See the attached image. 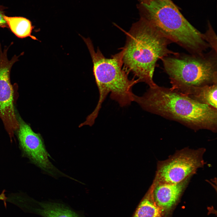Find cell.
<instances>
[{
  "instance_id": "obj_15",
  "label": "cell",
  "mask_w": 217,
  "mask_h": 217,
  "mask_svg": "<svg viewBox=\"0 0 217 217\" xmlns=\"http://www.w3.org/2000/svg\"><path fill=\"white\" fill-rule=\"evenodd\" d=\"M5 7L0 5V27L8 28L7 22L4 18Z\"/></svg>"
},
{
  "instance_id": "obj_17",
  "label": "cell",
  "mask_w": 217,
  "mask_h": 217,
  "mask_svg": "<svg viewBox=\"0 0 217 217\" xmlns=\"http://www.w3.org/2000/svg\"><path fill=\"white\" fill-rule=\"evenodd\" d=\"M142 1V3H145L150 0H141Z\"/></svg>"
},
{
  "instance_id": "obj_16",
  "label": "cell",
  "mask_w": 217,
  "mask_h": 217,
  "mask_svg": "<svg viewBox=\"0 0 217 217\" xmlns=\"http://www.w3.org/2000/svg\"><path fill=\"white\" fill-rule=\"evenodd\" d=\"M4 192V191H3V193L0 195V200H3L5 204L6 205L5 200L6 199V197H5Z\"/></svg>"
},
{
  "instance_id": "obj_10",
  "label": "cell",
  "mask_w": 217,
  "mask_h": 217,
  "mask_svg": "<svg viewBox=\"0 0 217 217\" xmlns=\"http://www.w3.org/2000/svg\"><path fill=\"white\" fill-rule=\"evenodd\" d=\"M217 84L201 86H181L171 89L200 103L217 109Z\"/></svg>"
},
{
  "instance_id": "obj_1",
  "label": "cell",
  "mask_w": 217,
  "mask_h": 217,
  "mask_svg": "<svg viewBox=\"0 0 217 217\" xmlns=\"http://www.w3.org/2000/svg\"><path fill=\"white\" fill-rule=\"evenodd\" d=\"M144 110L178 121L195 131L217 130V110L198 102L171 88L149 87L134 100Z\"/></svg>"
},
{
  "instance_id": "obj_13",
  "label": "cell",
  "mask_w": 217,
  "mask_h": 217,
  "mask_svg": "<svg viewBox=\"0 0 217 217\" xmlns=\"http://www.w3.org/2000/svg\"><path fill=\"white\" fill-rule=\"evenodd\" d=\"M150 195L148 194L140 202L133 217H160V208Z\"/></svg>"
},
{
  "instance_id": "obj_12",
  "label": "cell",
  "mask_w": 217,
  "mask_h": 217,
  "mask_svg": "<svg viewBox=\"0 0 217 217\" xmlns=\"http://www.w3.org/2000/svg\"><path fill=\"white\" fill-rule=\"evenodd\" d=\"M41 205L38 212L44 217H78L75 212L60 204L46 203Z\"/></svg>"
},
{
  "instance_id": "obj_5",
  "label": "cell",
  "mask_w": 217,
  "mask_h": 217,
  "mask_svg": "<svg viewBox=\"0 0 217 217\" xmlns=\"http://www.w3.org/2000/svg\"><path fill=\"white\" fill-rule=\"evenodd\" d=\"M217 51L211 49L202 55L179 53L161 60L173 88L217 84Z\"/></svg>"
},
{
  "instance_id": "obj_2",
  "label": "cell",
  "mask_w": 217,
  "mask_h": 217,
  "mask_svg": "<svg viewBox=\"0 0 217 217\" xmlns=\"http://www.w3.org/2000/svg\"><path fill=\"white\" fill-rule=\"evenodd\" d=\"M126 35L122 48L124 68L128 73L132 72L139 82L146 83L149 87H155L157 84L153 77L157 61L179 53L169 49L171 41L142 17Z\"/></svg>"
},
{
  "instance_id": "obj_11",
  "label": "cell",
  "mask_w": 217,
  "mask_h": 217,
  "mask_svg": "<svg viewBox=\"0 0 217 217\" xmlns=\"http://www.w3.org/2000/svg\"><path fill=\"white\" fill-rule=\"evenodd\" d=\"M4 18L8 28L18 37L23 38L30 37L34 40H38L31 35L34 27L29 20L22 17H8L5 15Z\"/></svg>"
},
{
  "instance_id": "obj_8",
  "label": "cell",
  "mask_w": 217,
  "mask_h": 217,
  "mask_svg": "<svg viewBox=\"0 0 217 217\" xmlns=\"http://www.w3.org/2000/svg\"><path fill=\"white\" fill-rule=\"evenodd\" d=\"M16 114L18 127L15 133L24 153L46 174L55 178L61 176L69 178L57 168L50 161V156L47 151L41 135L33 131L17 110Z\"/></svg>"
},
{
  "instance_id": "obj_14",
  "label": "cell",
  "mask_w": 217,
  "mask_h": 217,
  "mask_svg": "<svg viewBox=\"0 0 217 217\" xmlns=\"http://www.w3.org/2000/svg\"><path fill=\"white\" fill-rule=\"evenodd\" d=\"M205 41L208 43L211 49L217 51V36L212 27L209 25L208 30L203 33Z\"/></svg>"
},
{
  "instance_id": "obj_9",
  "label": "cell",
  "mask_w": 217,
  "mask_h": 217,
  "mask_svg": "<svg viewBox=\"0 0 217 217\" xmlns=\"http://www.w3.org/2000/svg\"><path fill=\"white\" fill-rule=\"evenodd\" d=\"M190 178L177 183L154 181L150 191L156 205L165 210L171 208L175 204L187 186Z\"/></svg>"
},
{
  "instance_id": "obj_3",
  "label": "cell",
  "mask_w": 217,
  "mask_h": 217,
  "mask_svg": "<svg viewBox=\"0 0 217 217\" xmlns=\"http://www.w3.org/2000/svg\"><path fill=\"white\" fill-rule=\"evenodd\" d=\"M82 38L92 58L94 75L99 93V100L96 108L85 120L87 124L92 125L108 93H110L111 99L117 102L121 107L127 106L133 101L134 94L132 92V87L139 82L137 79H129L128 73L123 67L122 50L107 58L99 48L95 52L90 38Z\"/></svg>"
},
{
  "instance_id": "obj_6",
  "label": "cell",
  "mask_w": 217,
  "mask_h": 217,
  "mask_svg": "<svg viewBox=\"0 0 217 217\" xmlns=\"http://www.w3.org/2000/svg\"><path fill=\"white\" fill-rule=\"evenodd\" d=\"M205 150L204 148H185L167 159L159 162L154 181L177 183L190 177L205 164L203 156Z\"/></svg>"
},
{
  "instance_id": "obj_7",
  "label": "cell",
  "mask_w": 217,
  "mask_h": 217,
  "mask_svg": "<svg viewBox=\"0 0 217 217\" xmlns=\"http://www.w3.org/2000/svg\"><path fill=\"white\" fill-rule=\"evenodd\" d=\"M11 44L2 50L0 44V118L11 141L18 127L15 104L17 99V84L12 85L10 73L14 64L24 54L14 55L10 60L7 52Z\"/></svg>"
},
{
  "instance_id": "obj_4",
  "label": "cell",
  "mask_w": 217,
  "mask_h": 217,
  "mask_svg": "<svg viewBox=\"0 0 217 217\" xmlns=\"http://www.w3.org/2000/svg\"><path fill=\"white\" fill-rule=\"evenodd\" d=\"M142 5L146 12L141 17L190 54L201 55L210 48L203 33L185 19L170 0H150Z\"/></svg>"
}]
</instances>
